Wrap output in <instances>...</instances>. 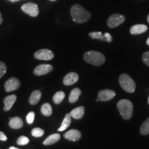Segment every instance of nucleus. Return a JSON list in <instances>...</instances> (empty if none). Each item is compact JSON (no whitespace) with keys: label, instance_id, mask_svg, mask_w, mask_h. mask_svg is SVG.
Instances as JSON below:
<instances>
[{"label":"nucleus","instance_id":"11","mask_svg":"<svg viewBox=\"0 0 149 149\" xmlns=\"http://www.w3.org/2000/svg\"><path fill=\"white\" fill-rule=\"evenodd\" d=\"M81 134L79 130L75 129H71L66 132L64 135V137L65 139H68L69 141H78L81 138Z\"/></svg>","mask_w":149,"mask_h":149},{"label":"nucleus","instance_id":"35","mask_svg":"<svg viewBox=\"0 0 149 149\" xmlns=\"http://www.w3.org/2000/svg\"><path fill=\"white\" fill-rule=\"evenodd\" d=\"M146 44H147V45H148V46H149V37L148 38V40H146Z\"/></svg>","mask_w":149,"mask_h":149},{"label":"nucleus","instance_id":"8","mask_svg":"<svg viewBox=\"0 0 149 149\" xmlns=\"http://www.w3.org/2000/svg\"><path fill=\"white\" fill-rule=\"evenodd\" d=\"M20 81L15 77H12L8 79L4 84V88L6 92H11L19 88Z\"/></svg>","mask_w":149,"mask_h":149},{"label":"nucleus","instance_id":"20","mask_svg":"<svg viewBox=\"0 0 149 149\" xmlns=\"http://www.w3.org/2000/svg\"><path fill=\"white\" fill-rule=\"evenodd\" d=\"M70 123H71V116H70V113H67V114L65 115V117L63 120L62 123H61V125L60 127L58 128V131H64L69 127L70 125Z\"/></svg>","mask_w":149,"mask_h":149},{"label":"nucleus","instance_id":"36","mask_svg":"<svg viewBox=\"0 0 149 149\" xmlns=\"http://www.w3.org/2000/svg\"><path fill=\"white\" fill-rule=\"evenodd\" d=\"M147 21H148V22L149 23V15H148V17H147Z\"/></svg>","mask_w":149,"mask_h":149},{"label":"nucleus","instance_id":"18","mask_svg":"<svg viewBox=\"0 0 149 149\" xmlns=\"http://www.w3.org/2000/svg\"><path fill=\"white\" fill-rule=\"evenodd\" d=\"M41 97H42V93L40 91H35L31 93V97L29 98V103L31 105H36L40 102Z\"/></svg>","mask_w":149,"mask_h":149},{"label":"nucleus","instance_id":"32","mask_svg":"<svg viewBox=\"0 0 149 149\" xmlns=\"http://www.w3.org/2000/svg\"><path fill=\"white\" fill-rule=\"evenodd\" d=\"M3 22V19H2V16H1V13H0V24H1Z\"/></svg>","mask_w":149,"mask_h":149},{"label":"nucleus","instance_id":"12","mask_svg":"<svg viewBox=\"0 0 149 149\" xmlns=\"http://www.w3.org/2000/svg\"><path fill=\"white\" fill-rule=\"evenodd\" d=\"M79 79V76L76 72H69L65 76L63 79V83L66 86L72 85L75 84Z\"/></svg>","mask_w":149,"mask_h":149},{"label":"nucleus","instance_id":"6","mask_svg":"<svg viewBox=\"0 0 149 149\" xmlns=\"http://www.w3.org/2000/svg\"><path fill=\"white\" fill-rule=\"evenodd\" d=\"M22 10L29 15L35 17L39 15L38 6L34 3H27L22 6Z\"/></svg>","mask_w":149,"mask_h":149},{"label":"nucleus","instance_id":"9","mask_svg":"<svg viewBox=\"0 0 149 149\" xmlns=\"http://www.w3.org/2000/svg\"><path fill=\"white\" fill-rule=\"evenodd\" d=\"M115 96V91L107 89V90H103L99 92L97 100L99 101L107 102V101H109V100H111L112 99L114 98Z\"/></svg>","mask_w":149,"mask_h":149},{"label":"nucleus","instance_id":"14","mask_svg":"<svg viewBox=\"0 0 149 149\" xmlns=\"http://www.w3.org/2000/svg\"><path fill=\"white\" fill-rule=\"evenodd\" d=\"M17 100V97L15 95H11L6 97L3 100V104H4V108L3 110L5 111H8L11 109L13 104H15Z\"/></svg>","mask_w":149,"mask_h":149},{"label":"nucleus","instance_id":"1","mask_svg":"<svg viewBox=\"0 0 149 149\" xmlns=\"http://www.w3.org/2000/svg\"><path fill=\"white\" fill-rule=\"evenodd\" d=\"M70 15L72 20L76 23L79 24L88 22L91 17L90 13L79 4L72 6L70 9Z\"/></svg>","mask_w":149,"mask_h":149},{"label":"nucleus","instance_id":"28","mask_svg":"<svg viewBox=\"0 0 149 149\" xmlns=\"http://www.w3.org/2000/svg\"><path fill=\"white\" fill-rule=\"evenodd\" d=\"M35 120V113L34 112H30L26 116V121L29 124H33Z\"/></svg>","mask_w":149,"mask_h":149},{"label":"nucleus","instance_id":"34","mask_svg":"<svg viewBox=\"0 0 149 149\" xmlns=\"http://www.w3.org/2000/svg\"><path fill=\"white\" fill-rule=\"evenodd\" d=\"M8 1H12V2H15V1H19V0H8Z\"/></svg>","mask_w":149,"mask_h":149},{"label":"nucleus","instance_id":"23","mask_svg":"<svg viewBox=\"0 0 149 149\" xmlns=\"http://www.w3.org/2000/svg\"><path fill=\"white\" fill-rule=\"evenodd\" d=\"M92 39H95V40H99L101 41H104L107 42L106 40V37L104 36V34H103L102 32H92L88 34Z\"/></svg>","mask_w":149,"mask_h":149},{"label":"nucleus","instance_id":"29","mask_svg":"<svg viewBox=\"0 0 149 149\" xmlns=\"http://www.w3.org/2000/svg\"><path fill=\"white\" fill-rule=\"evenodd\" d=\"M142 59L143 61H144V64L149 66V51L145 52V53L143 54Z\"/></svg>","mask_w":149,"mask_h":149},{"label":"nucleus","instance_id":"24","mask_svg":"<svg viewBox=\"0 0 149 149\" xmlns=\"http://www.w3.org/2000/svg\"><path fill=\"white\" fill-rule=\"evenodd\" d=\"M140 133L143 135H146L149 134V117L141 126Z\"/></svg>","mask_w":149,"mask_h":149},{"label":"nucleus","instance_id":"38","mask_svg":"<svg viewBox=\"0 0 149 149\" xmlns=\"http://www.w3.org/2000/svg\"><path fill=\"white\" fill-rule=\"evenodd\" d=\"M148 104H149V97H148Z\"/></svg>","mask_w":149,"mask_h":149},{"label":"nucleus","instance_id":"37","mask_svg":"<svg viewBox=\"0 0 149 149\" xmlns=\"http://www.w3.org/2000/svg\"><path fill=\"white\" fill-rule=\"evenodd\" d=\"M50 1H55L56 0H50Z\"/></svg>","mask_w":149,"mask_h":149},{"label":"nucleus","instance_id":"30","mask_svg":"<svg viewBox=\"0 0 149 149\" xmlns=\"http://www.w3.org/2000/svg\"><path fill=\"white\" fill-rule=\"evenodd\" d=\"M104 36L106 37V40L107 42H111L113 41V38H112L111 35L109 33H104Z\"/></svg>","mask_w":149,"mask_h":149},{"label":"nucleus","instance_id":"7","mask_svg":"<svg viewBox=\"0 0 149 149\" xmlns=\"http://www.w3.org/2000/svg\"><path fill=\"white\" fill-rule=\"evenodd\" d=\"M35 57L40 60H51L54 57V53L48 49H41L35 53Z\"/></svg>","mask_w":149,"mask_h":149},{"label":"nucleus","instance_id":"3","mask_svg":"<svg viewBox=\"0 0 149 149\" xmlns=\"http://www.w3.org/2000/svg\"><path fill=\"white\" fill-rule=\"evenodd\" d=\"M117 109L120 115L124 120H129L132 117L133 111V105L128 100H122L117 103Z\"/></svg>","mask_w":149,"mask_h":149},{"label":"nucleus","instance_id":"27","mask_svg":"<svg viewBox=\"0 0 149 149\" xmlns=\"http://www.w3.org/2000/svg\"><path fill=\"white\" fill-rule=\"evenodd\" d=\"M6 72V66L2 61H0V78H1Z\"/></svg>","mask_w":149,"mask_h":149},{"label":"nucleus","instance_id":"13","mask_svg":"<svg viewBox=\"0 0 149 149\" xmlns=\"http://www.w3.org/2000/svg\"><path fill=\"white\" fill-rule=\"evenodd\" d=\"M148 30V26L145 24H136L130 28V33L132 35H139L144 33Z\"/></svg>","mask_w":149,"mask_h":149},{"label":"nucleus","instance_id":"17","mask_svg":"<svg viewBox=\"0 0 149 149\" xmlns=\"http://www.w3.org/2000/svg\"><path fill=\"white\" fill-rule=\"evenodd\" d=\"M61 138V136L59 134L55 133L52 134L51 135H50L49 137H48L43 142V144L46 145V146H48V145H51L55 144V143L57 142L59 139Z\"/></svg>","mask_w":149,"mask_h":149},{"label":"nucleus","instance_id":"22","mask_svg":"<svg viewBox=\"0 0 149 149\" xmlns=\"http://www.w3.org/2000/svg\"><path fill=\"white\" fill-rule=\"evenodd\" d=\"M65 97V93L63 91H59V92L56 93L53 96V102L56 104H59L61 103V102L64 100Z\"/></svg>","mask_w":149,"mask_h":149},{"label":"nucleus","instance_id":"25","mask_svg":"<svg viewBox=\"0 0 149 149\" xmlns=\"http://www.w3.org/2000/svg\"><path fill=\"white\" fill-rule=\"evenodd\" d=\"M31 133H32V135L33 136V137H42V136L44 135V130H42V128H35L32 130Z\"/></svg>","mask_w":149,"mask_h":149},{"label":"nucleus","instance_id":"26","mask_svg":"<svg viewBox=\"0 0 149 149\" xmlns=\"http://www.w3.org/2000/svg\"><path fill=\"white\" fill-rule=\"evenodd\" d=\"M18 145L20 146H24V145H26L29 143V139L28 137H25V136H21L19 137L17 141Z\"/></svg>","mask_w":149,"mask_h":149},{"label":"nucleus","instance_id":"15","mask_svg":"<svg viewBox=\"0 0 149 149\" xmlns=\"http://www.w3.org/2000/svg\"><path fill=\"white\" fill-rule=\"evenodd\" d=\"M84 114V107L75 108L70 113L71 117L75 119V120H79V119L82 118Z\"/></svg>","mask_w":149,"mask_h":149},{"label":"nucleus","instance_id":"2","mask_svg":"<svg viewBox=\"0 0 149 149\" xmlns=\"http://www.w3.org/2000/svg\"><path fill=\"white\" fill-rule=\"evenodd\" d=\"M84 59L88 64L94 66H101L105 62L106 58L103 54L97 51H90L84 55Z\"/></svg>","mask_w":149,"mask_h":149},{"label":"nucleus","instance_id":"21","mask_svg":"<svg viewBox=\"0 0 149 149\" xmlns=\"http://www.w3.org/2000/svg\"><path fill=\"white\" fill-rule=\"evenodd\" d=\"M41 112H42V113L44 116H51L52 113H53V109H52L51 104L48 103H45L43 104L42 107H41Z\"/></svg>","mask_w":149,"mask_h":149},{"label":"nucleus","instance_id":"33","mask_svg":"<svg viewBox=\"0 0 149 149\" xmlns=\"http://www.w3.org/2000/svg\"><path fill=\"white\" fill-rule=\"evenodd\" d=\"M9 149H19L17 148H16V147H13V146H11L9 148Z\"/></svg>","mask_w":149,"mask_h":149},{"label":"nucleus","instance_id":"4","mask_svg":"<svg viewBox=\"0 0 149 149\" xmlns=\"http://www.w3.org/2000/svg\"><path fill=\"white\" fill-rule=\"evenodd\" d=\"M120 84L122 88L128 93H133L135 90V81L129 75L126 74H122L120 75Z\"/></svg>","mask_w":149,"mask_h":149},{"label":"nucleus","instance_id":"5","mask_svg":"<svg viewBox=\"0 0 149 149\" xmlns=\"http://www.w3.org/2000/svg\"><path fill=\"white\" fill-rule=\"evenodd\" d=\"M125 17L120 14H114L112 15L109 17L107 20L108 26L111 29H114L116 28L123 22L125 21Z\"/></svg>","mask_w":149,"mask_h":149},{"label":"nucleus","instance_id":"19","mask_svg":"<svg viewBox=\"0 0 149 149\" xmlns=\"http://www.w3.org/2000/svg\"><path fill=\"white\" fill-rule=\"evenodd\" d=\"M81 90L79 88H73L71 91V92L70 93L69 98H68V100H69L70 103H74L78 100L79 99L80 95H81Z\"/></svg>","mask_w":149,"mask_h":149},{"label":"nucleus","instance_id":"31","mask_svg":"<svg viewBox=\"0 0 149 149\" xmlns=\"http://www.w3.org/2000/svg\"><path fill=\"white\" fill-rule=\"evenodd\" d=\"M0 140L1 141H6L7 140V137L5 135V134L3 132L0 131Z\"/></svg>","mask_w":149,"mask_h":149},{"label":"nucleus","instance_id":"10","mask_svg":"<svg viewBox=\"0 0 149 149\" xmlns=\"http://www.w3.org/2000/svg\"><path fill=\"white\" fill-rule=\"evenodd\" d=\"M53 70V66L50 64H41L37 66L34 70V74L36 75H44Z\"/></svg>","mask_w":149,"mask_h":149},{"label":"nucleus","instance_id":"16","mask_svg":"<svg viewBox=\"0 0 149 149\" xmlns=\"http://www.w3.org/2000/svg\"><path fill=\"white\" fill-rule=\"evenodd\" d=\"M24 125L23 121L20 117H13L10 120L9 122V126H10V128H13V129H19V128H21Z\"/></svg>","mask_w":149,"mask_h":149}]
</instances>
